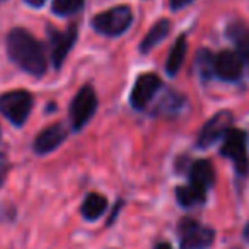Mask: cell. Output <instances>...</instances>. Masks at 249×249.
I'll use <instances>...</instances> for the list:
<instances>
[{"label":"cell","instance_id":"cell-12","mask_svg":"<svg viewBox=\"0 0 249 249\" xmlns=\"http://www.w3.org/2000/svg\"><path fill=\"white\" fill-rule=\"evenodd\" d=\"M215 183V169L208 160H196L190 167V184L207 191Z\"/></svg>","mask_w":249,"mask_h":249},{"label":"cell","instance_id":"cell-21","mask_svg":"<svg viewBox=\"0 0 249 249\" xmlns=\"http://www.w3.org/2000/svg\"><path fill=\"white\" fill-rule=\"evenodd\" d=\"M7 171H9V160L4 154H0V186H2V183H4Z\"/></svg>","mask_w":249,"mask_h":249},{"label":"cell","instance_id":"cell-2","mask_svg":"<svg viewBox=\"0 0 249 249\" xmlns=\"http://www.w3.org/2000/svg\"><path fill=\"white\" fill-rule=\"evenodd\" d=\"M33 109V96L28 90H11L0 96V113L12 124L22 126Z\"/></svg>","mask_w":249,"mask_h":249},{"label":"cell","instance_id":"cell-22","mask_svg":"<svg viewBox=\"0 0 249 249\" xmlns=\"http://www.w3.org/2000/svg\"><path fill=\"white\" fill-rule=\"evenodd\" d=\"M193 0H169V4H171V9L173 11H179V9L186 7V5H190Z\"/></svg>","mask_w":249,"mask_h":249},{"label":"cell","instance_id":"cell-8","mask_svg":"<svg viewBox=\"0 0 249 249\" xmlns=\"http://www.w3.org/2000/svg\"><path fill=\"white\" fill-rule=\"evenodd\" d=\"M48 36H50V45H52L53 65H55V69H60L63 60L67 58L69 52L72 50V46L75 45L77 28L75 26H70L67 31H56V29L50 28Z\"/></svg>","mask_w":249,"mask_h":249},{"label":"cell","instance_id":"cell-14","mask_svg":"<svg viewBox=\"0 0 249 249\" xmlns=\"http://www.w3.org/2000/svg\"><path fill=\"white\" fill-rule=\"evenodd\" d=\"M106 208H107V200L103 195L90 193V195H87L86 200H84L82 207H80V212H82V217L86 218V220L94 222L106 212Z\"/></svg>","mask_w":249,"mask_h":249},{"label":"cell","instance_id":"cell-9","mask_svg":"<svg viewBox=\"0 0 249 249\" xmlns=\"http://www.w3.org/2000/svg\"><path fill=\"white\" fill-rule=\"evenodd\" d=\"M160 79L156 73H143L137 79L135 86L130 94V103L135 109H143L147 104L152 101V97L156 96V92L160 87Z\"/></svg>","mask_w":249,"mask_h":249},{"label":"cell","instance_id":"cell-26","mask_svg":"<svg viewBox=\"0 0 249 249\" xmlns=\"http://www.w3.org/2000/svg\"><path fill=\"white\" fill-rule=\"evenodd\" d=\"M244 239L249 242V222H248V225H246V229H244Z\"/></svg>","mask_w":249,"mask_h":249},{"label":"cell","instance_id":"cell-20","mask_svg":"<svg viewBox=\"0 0 249 249\" xmlns=\"http://www.w3.org/2000/svg\"><path fill=\"white\" fill-rule=\"evenodd\" d=\"M181 106H183V97L174 92H169L160 99L159 111H162V113H166V114H174L181 109Z\"/></svg>","mask_w":249,"mask_h":249},{"label":"cell","instance_id":"cell-25","mask_svg":"<svg viewBox=\"0 0 249 249\" xmlns=\"http://www.w3.org/2000/svg\"><path fill=\"white\" fill-rule=\"evenodd\" d=\"M239 55H241V56H244V58L248 60V63H249V46H248V48H246L242 53H239Z\"/></svg>","mask_w":249,"mask_h":249},{"label":"cell","instance_id":"cell-16","mask_svg":"<svg viewBox=\"0 0 249 249\" xmlns=\"http://www.w3.org/2000/svg\"><path fill=\"white\" fill-rule=\"evenodd\" d=\"M186 50H188V45H186V38L184 36H179L174 43L173 50H171L169 56H167V62H166V72L169 75H176L179 72V69L183 67V62L186 58Z\"/></svg>","mask_w":249,"mask_h":249},{"label":"cell","instance_id":"cell-4","mask_svg":"<svg viewBox=\"0 0 249 249\" xmlns=\"http://www.w3.org/2000/svg\"><path fill=\"white\" fill-rule=\"evenodd\" d=\"M97 107V96L90 86H84L70 104V121L73 130H82L90 121Z\"/></svg>","mask_w":249,"mask_h":249},{"label":"cell","instance_id":"cell-1","mask_svg":"<svg viewBox=\"0 0 249 249\" xmlns=\"http://www.w3.org/2000/svg\"><path fill=\"white\" fill-rule=\"evenodd\" d=\"M9 58L21 70L35 77H41L46 72V56L41 43L26 29H12L7 36Z\"/></svg>","mask_w":249,"mask_h":249},{"label":"cell","instance_id":"cell-17","mask_svg":"<svg viewBox=\"0 0 249 249\" xmlns=\"http://www.w3.org/2000/svg\"><path fill=\"white\" fill-rule=\"evenodd\" d=\"M195 69L203 80H208L215 75V56L208 50H200L195 56Z\"/></svg>","mask_w":249,"mask_h":249},{"label":"cell","instance_id":"cell-6","mask_svg":"<svg viewBox=\"0 0 249 249\" xmlns=\"http://www.w3.org/2000/svg\"><path fill=\"white\" fill-rule=\"evenodd\" d=\"M178 234L181 237V249H205L215 239L212 229L203 227L193 218H183L178 225Z\"/></svg>","mask_w":249,"mask_h":249},{"label":"cell","instance_id":"cell-10","mask_svg":"<svg viewBox=\"0 0 249 249\" xmlns=\"http://www.w3.org/2000/svg\"><path fill=\"white\" fill-rule=\"evenodd\" d=\"M215 75L227 82H235L242 75V56L235 52H222L215 56Z\"/></svg>","mask_w":249,"mask_h":249},{"label":"cell","instance_id":"cell-7","mask_svg":"<svg viewBox=\"0 0 249 249\" xmlns=\"http://www.w3.org/2000/svg\"><path fill=\"white\" fill-rule=\"evenodd\" d=\"M231 128H232V113L231 111H218L201 128L200 135H198V147L200 149H208L210 145L217 143L220 139H224Z\"/></svg>","mask_w":249,"mask_h":249},{"label":"cell","instance_id":"cell-18","mask_svg":"<svg viewBox=\"0 0 249 249\" xmlns=\"http://www.w3.org/2000/svg\"><path fill=\"white\" fill-rule=\"evenodd\" d=\"M86 0H53L52 11L56 16H73L84 9Z\"/></svg>","mask_w":249,"mask_h":249},{"label":"cell","instance_id":"cell-23","mask_svg":"<svg viewBox=\"0 0 249 249\" xmlns=\"http://www.w3.org/2000/svg\"><path fill=\"white\" fill-rule=\"evenodd\" d=\"M26 2H28V4L31 5V7H41V5L45 4L46 0H26Z\"/></svg>","mask_w":249,"mask_h":249},{"label":"cell","instance_id":"cell-13","mask_svg":"<svg viewBox=\"0 0 249 249\" xmlns=\"http://www.w3.org/2000/svg\"><path fill=\"white\" fill-rule=\"evenodd\" d=\"M169 31H171V22L167 21V19H160V21H157L156 24L150 28V31L147 33L145 38L142 39V43H140V52L149 53L150 50L156 48V46L159 45V43L162 41L167 35H169Z\"/></svg>","mask_w":249,"mask_h":249},{"label":"cell","instance_id":"cell-15","mask_svg":"<svg viewBox=\"0 0 249 249\" xmlns=\"http://www.w3.org/2000/svg\"><path fill=\"white\" fill-rule=\"evenodd\" d=\"M176 198L181 207L193 208V207H198V205L205 203V200H207V191L201 190V188L193 186V184H188V186L178 188Z\"/></svg>","mask_w":249,"mask_h":249},{"label":"cell","instance_id":"cell-27","mask_svg":"<svg viewBox=\"0 0 249 249\" xmlns=\"http://www.w3.org/2000/svg\"><path fill=\"white\" fill-rule=\"evenodd\" d=\"M0 135H2V133H0Z\"/></svg>","mask_w":249,"mask_h":249},{"label":"cell","instance_id":"cell-24","mask_svg":"<svg viewBox=\"0 0 249 249\" xmlns=\"http://www.w3.org/2000/svg\"><path fill=\"white\" fill-rule=\"evenodd\" d=\"M156 249H171V244H167V242H159V244L156 246Z\"/></svg>","mask_w":249,"mask_h":249},{"label":"cell","instance_id":"cell-19","mask_svg":"<svg viewBox=\"0 0 249 249\" xmlns=\"http://www.w3.org/2000/svg\"><path fill=\"white\" fill-rule=\"evenodd\" d=\"M227 35H229V38L239 46L241 53L249 46V31L244 24H241V22H234V24L229 26Z\"/></svg>","mask_w":249,"mask_h":249},{"label":"cell","instance_id":"cell-3","mask_svg":"<svg viewBox=\"0 0 249 249\" xmlns=\"http://www.w3.org/2000/svg\"><path fill=\"white\" fill-rule=\"evenodd\" d=\"M133 14L126 5H118L109 11L97 14L92 19V28L104 36H120L132 26Z\"/></svg>","mask_w":249,"mask_h":249},{"label":"cell","instance_id":"cell-11","mask_svg":"<svg viewBox=\"0 0 249 249\" xmlns=\"http://www.w3.org/2000/svg\"><path fill=\"white\" fill-rule=\"evenodd\" d=\"M65 139H67V130L63 128V124H60V123L50 124V126H46V128L35 139L33 149H35V152L38 154V156H46V154L58 149Z\"/></svg>","mask_w":249,"mask_h":249},{"label":"cell","instance_id":"cell-5","mask_svg":"<svg viewBox=\"0 0 249 249\" xmlns=\"http://www.w3.org/2000/svg\"><path fill=\"white\" fill-rule=\"evenodd\" d=\"M246 140L248 135L241 130L231 128L227 135L224 137V145H222L220 152L224 157L232 160L235 171L244 176L249 169V159H248V149H246Z\"/></svg>","mask_w":249,"mask_h":249}]
</instances>
